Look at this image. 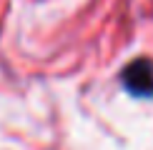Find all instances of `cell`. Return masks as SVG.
<instances>
[{"instance_id": "cell-1", "label": "cell", "mask_w": 153, "mask_h": 150, "mask_svg": "<svg viewBox=\"0 0 153 150\" xmlns=\"http://www.w3.org/2000/svg\"><path fill=\"white\" fill-rule=\"evenodd\" d=\"M123 83L133 95H141V98L153 95V65L143 58L131 62L123 73Z\"/></svg>"}]
</instances>
